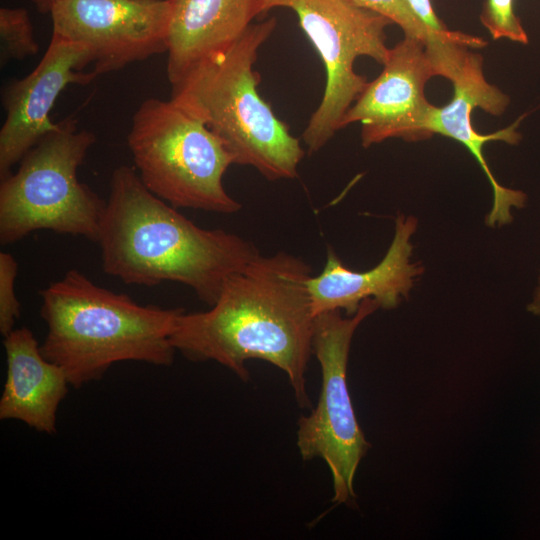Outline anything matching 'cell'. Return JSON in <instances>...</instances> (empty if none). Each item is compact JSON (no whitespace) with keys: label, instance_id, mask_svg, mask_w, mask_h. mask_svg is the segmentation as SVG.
<instances>
[{"label":"cell","instance_id":"obj_1","mask_svg":"<svg viewBox=\"0 0 540 540\" xmlns=\"http://www.w3.org/2000/svg\"><path fill=\"white\" fill-rule=\"evenodd\" d=\"M311 276L300 257L258 255L228 278L209 310L178 315L174 349L192 361H215L243 381L247 361L271 363L287 375L299 406L311 408L305 379L313 354Z\"/></svg>","mask_w":540,"mask_h":540},{"label":"cell","instance_id":"obj_2","mask_svg":"<svg viewBox=\"0 0 540 540\" xmlns=\"http://www.w3.org/2000/svg\"><path fill=\"white\" fill-rule=\"evenodd\" d=\"M96 242L107 274L149 287L178 282L209 306L228 278L260 255L234 233L197 226L125 165L112 174Z\"/></svg>","mask_w":540,"mask_h":540},{"label":"cell","instance_id":"obj_3","mask_svg":"<svg viewBox=\"0 0 540 540\" xmlns=\"http://www.w3.org/2000/svg\"><path fill=\"white\" fill-rule=\"evenodd\" d=\"M41 297L40 314L48 328L41 351L74 388L99 380L118 362L169 366L174 360L171 335L183 309L140 305L76 269L51 283Z\"/></svg>","mask_w":540,"mask_h":540},{"label":"cell","instance_id":"obj_4","mask_svg":"<svg viewBox=\"0 0 540 540\" xmlns=\"http://www.w3.org/2000/svg\"><path fill=\"white\" fill-rule=\"evenodd\" d=\"M275 27L274 17L251 24L233 44L171 85L170 98L222 141L234 164L254 167L271 181L295 178L305 154L257 91L254 63Z\"/></svg>","mask_w":540,"mask_h":540},{"label":"cell","instance_id":"obj_5","mask_svg":"<svg viewBox=\"0 0 540 540\" xmlns=\"http://www.w3.org/2000/svg\"><path fill=\"white\" fill-rule=\"evenodd\" d=\"M127 142L142 183L173 207L221 214L241 209L223 185L232 155L200 119L171 99L144 100Z\"/></svg>","mask_w":540,"mask_h":540},{"label":"cell","instance_id":"obj_6","mask_svg":"<svg viewBox=\"0 0 540 540\" xmlns=\"http://www.w3.org/2000/svg\"><path fill=\"white\" fill-rule=\"evenodd\" d=\"M95 141L93 132L78 130L67 118L22 158L15 173L1 179V244L38 230L97 241L106 201L77 177Z\"/></svg>","mask_w":540,"mask_h":540},{"label":"cell","instance_id":"obj_7","mask_svg":"<svg viewBox=\"0 0 540 540\" xmlns=\"http://www.w3.org/2000/svg\"><path fill=\"white\" fill-rule=\"evenodd\" d=\"M275 7L296 13L326 70L323 97L302 135L314 153L342 129L345 114L369 82L354 71L357 57L368 56L382 65L387 61L385 29L393 22L350 0H264V12Z\"/></svg>","mask_w":540,"mask_h":540},{"label":"cell","instance_id":"obj_8","mask_svg":"<svg viewBox=\"0 0 540 540\" xmlns=\"http://www.w3.org/2000/svg\"><path fill=\"white\" fill-rule=\"evenodd\" d=\"M379 307L367 298L350 317L332 310L314 319L312 346L321 367V391L317 407L298 421L297 447L302 459L320 458L327 464L335 504H350L356 498L354 477L370 447L354 413L347 364L356 329Z\"/></svg>","mask_w":540,"mask_h":540},{"label":"cell","instance_id":"obj_9","mask_svg":"<svg viewBox=\"0 0 540 540\" xmlns=\"http://www.w3.org/2000/svg\"><path fill=\"white\" fill-rule=\"evenodd\" d=\"M52 34L86 46L96 76L168 51L170 0H60Z\"/></svg>","mask_w":540,"mask_h":540},{"label":"cell","instance_id":"obj_10","mask_svg":"<svg viewBox=\"0 0 540 540\" xmlns=\"http://www.w3.org/2000/svg\"><path fill=\"white\" fill-rule=\"evenodd\" d=\"M438 76L425 44L404 37L390 48L379 76L345 114L341 128L361 123V141L367 148L389 138L414 142L429 139V124L436 106L425 96L427 81Z\"/></svg>","mask_w":540,"mask_h":540},{"label":"cell","instance_id":"obj_11","mask_svg":"<svg viewBox=\"0 0 540 540\" xmlns=\"http://www.w3.org/2000/svg\"><path fill=\"white\" fill-rule=\"evenodd\" d=\"M91 64L88 48L52 34L38 65L25 77L2 90L6 118L0 129V178L49 132L58 127L50 119L62 91L71 84L86 85L95 77L83 69Z\"/></svg>","mask_w":540,"mask_h":540},{"label":"cell","instance_id":"obj_12","mask_svg":"<svg viewBox=\"0 0 540 540\" xmlns=\"http://www.w3.org/2000/svg\"><path fill=\"white\" fill-rule=\"evenodd\" d=\"M469 49L461 64L451 76L454 94L451 101L443 107H437L432 115L429 130L452 138L462 145L476 159L486 175L493 191L492 208L486 217L489 226H502L511 223L512 208L525 206L527 196L520 190L506 188L498 183L484 157V145L491 141H503L517 144L521 135L517 128L524 116L513 124L490 134H480L472 124L474 108L500 116L509 105V97L490 84L483 74V58Z\"/></svg>","mask_w":540,"mask_h":540},{"label":"cell","instance_id":"obj_13","mask_svg":"<svg viewBox=\"0 0 540 540\" xmlns=\"http://www.w3.org/2000/svg\"><path fill=\"white\" fill-rule=\"evenodd\" d=\"M416 227L414 217L398 215L394 237L384 258L366 271L347 268L329 247L322 271L308 281L313 316L332 310H345L352 316L367 298L374 299L384 309L397 307L407 297L414 278L422 272L421 267L410 261L411 236Z\"/></svg>","mask_w":540,"mask_h":540},{"label":"cell","instance_id":"obj_14","mask_svg":"<svg viewBox=\"0 0 540 540\" xmlns=\"http://www.w3.org/2000/svg\"><path fill=\"white\" fill-rule=\"evenodd\" d=\"M167 76L171 85L226 49L264 12V0H170Z\"/></svg>","mask_w":540,"mask_h":540},{"label":"cell","instance_id":"obj_15","mask_svg":"<svg viewBox=\"0 0 540 540\" xmlns=\"http://www.w3.org/2000/svg\"><path fill=\"white\" fill-rule=\"evenodd\" d=\"M7 374L0 398V419L18 420L47 434L56 431V415L70 383L64 370L43 355L26 327L4 336Z\"/></svg>","mask_w":540,"mask_h":540},{"label":"cell","instance_id":"obj_16","mask_svg":"<svg viewBox=\"0 0 540 540\" xmlns=\"http://www.w3.org/2000/svg\"><path fill=\"white\" fill-rule=\"evenodd\" d=\"M30 15L25 8L0 9V65L23 60L39 52Z\"/></svg>","mask_w":540,"mask_h":540},{"label":"cell","instance_id":"obj_17","mask_svg":"<svg viewBox=\"0 0 540 540\" xmlns=\"http://www.w3.org/2000/svg\"><path fill=\"white\" fill-rule=\"evenodd\" d=\"M355 5L385 16L399 25L405 37L421 40L425 46L440 38L452 37L456 31L437 33L413 13L406 0H350Z\"/></svg>","mask_w":540,"mask_h":540},{"label":"cell","instance_id":"obj_18","mask_svg":"<svg viewBox=\"0 0 540 540\" xmlns=\"http://www.w3.org/2000/svg\"><path fill=\"white\" fill-rule=\"evenodd\" d=\"M480 19L493 39L506 38L521 44L529 39L513 8V0H486Z\"/></svg>","mask_w":540,"mask_h":540},{"label":"cell","instance_id":"obj_19","mask_svg":"<svg viewBox=\"0 0 540 540\" xmlns=\"http://www.w3.org/2000/svg\"><path fill=\"white\" fill-rule=\"evenodd\" d=\"M18 263L7 252L0 253V332L6 336L20 317L21 306L15 293Z\"/></svg>","mask_w":540,"mask_h":540},{"label":"cell","instance_id":"obj_20","mask_svg":"<svg viewBox=\"0 0 540 540\" xmlns=\"http://www.w3.org/2000/svg\"><path fill=\"white\" fill-rule=\"evenodd\" d=\"M413 13L429 29L437 33H445L449 29L437 17L431 0H406Z\"/></svg>","mask_w":540,"mask_h":540},{"label":"cell","instance_id":"obj_21","mask_svg":"<svg viewBox=\"0 0 540 540\" xmlns=\"http://www.w3.org/2000/svg\"><path fill=\"white\" fill-rule=\"evenodd\" d=\"M527 309L530 313L540 317V274L538 278V285L533 295V299L527 306Z\"/></svg>","mask_w":540,"mask_h":540},{"label":"cell","instance_id":"obj_22","mask_svg":"<svg viewBox=\"0 0 540 540\" xmlns=\"http://www.w3.org/2000/svg\"><path fill=\"white\" fill-rule=\"evenodd\" d=\"M37 10L42 14L50 13L52 7L60 0H31Z\"/></svg>","mask_w":540,"mask_h":540}]
</instances>
